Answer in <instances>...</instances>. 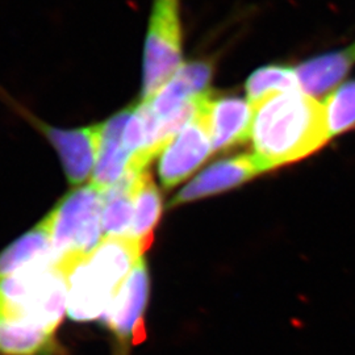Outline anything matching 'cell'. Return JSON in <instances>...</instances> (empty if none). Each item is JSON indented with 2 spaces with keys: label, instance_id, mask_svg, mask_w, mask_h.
<instances>
[{
  "label": "cell",
  "instance_id": "9a60e30c",
  "mask_svg": "<svg viewBox=\"0 0 355 355\" xmlns=\"http://www.w3.org/2000/svg\"><path fill=\"white\" fill-rule=\"evenodd\" d=\"M139 175L127 174L103 196L104 237L129 236L135 217V182Z\"/></svg>",
  "mask_w": 355,
  "mask_h": 355
},
{
  "label": "cell",
  "instance_id": "e0dca14e",
  "mask_svg": "<svg viewBox=\"0 0 355 355\" xmlns=\"http://www.w3.org/2000/svg\"><path fill=\"white\" fill-rule=\"evenodd\" d=\"M245 89L250 104L259 102L272 94L300 89L295 67L271 64L255 70L248 78Z\"/></svg>",
  "mask_w": 355,
  "mask_h": 355
},
{
  "label": "cell",
  "instance_id": "3957f363",
  "mask_svg": "<svg viewBox=\"0 0 355 355\" xmlns=\"http://www.w3.org/2000/svg\"><path fill=\"white\" fill-rule=\"evenodd\" d=\"M103 196L104 192L94 184L79 187L66 195L45 217L57 261L76 262L101 243Z\"/></svg>",
  "mask_w": 355,
  "mask_h": 355
},
{
  "label": "cell",
  "instance_id": "9c48e42d",
  "mask_svg": "<svg viewBox=\"0 0 355 355\" xmlns=\"http://www.w3.org/2000/svg\"><path fill=\"white\" fill-rule=\"evenodd\" d=\"M204 117L214 144V150H227L250 139L253 105L240 98H207Z\"/></svg>",
  "mask_w": 355,
  "mask_h": 355
},
{
  "label": "cell",
  "instance_id": "8fae6325",
  "mask_svg": "<svg viewBox=\"0 0 355 355\" xmlns=\"http://www.w3.org/2000/svg\"><path fill=\"white\" fill-rule=\"evenodd\" d=\"M133 111V104L103 123L101 152L94 168L91 184L105 192L129 171L132 154L124 145V129Z\"/></svg>",
  "mask_w": 355,
  "mask_h": 355
},
{
  "label": "cell",
  "instance_id": "4fadbf2b",
  "mask_svg": "<svg viewBox=\"0 0 355 355\" xmlns=\"http://www.w3.org/2000/svg\"><path fill=\"white\" fill-rule=\"evenodd\" d=\"M55 354V333L0 313V355Z\"/></svg>",
  "mask_w": 355,
  "mask_h": 355
},
{
  "label": "cell",
  "instance_id": "277c9868",
  "mask_svg": "<svg viewBox=\"0 0 355 355\" xmlns=\"http://www.w3.org/2000/svg\"><path fill=\"white\" fill-rule=\"evenodd\" d=\"M182 0H152L144 54L141 99H150L183 66Z\"/></svg>",
  "mask_w": 355,
  "mask_h": 355
},
{
  "label": "cell",
  "instance_id": "30bf717a",
  "mask_svg": "<svg viewBox=\"0 0 355 355\" xmlns=\"http://www.w3.org/2000/svg\"><path fill=\"white\" fill-rule=\"evenodd\" d=\"M261 173L263 171L253 154L239 155L217 162L205 168L203 173L193 178L183 190L179 191L170 205H180L224 192L240 186Z\"/></svg>",
  "mask_w": 355,
  "mask_h": 355
},
{
  "label": "cell",
  "instance_id": "2e32d148",
  "mask_svg": "<svg viewBox=\"0 0 355 355\" xmlns=\"http://www.w3.org/2000/svg\"><path fill=\"white\" fill-rule=\"evenodd\" d=\"M162 214V200L152 175L145 170L135 182V217L129 237L150 246L153 230Z\"/></svg>",
  "mask_w": 355,
  "mask_h": 355
},
{
  "label": "cell",
  "instance_id": "6da1fadb",
  "mask_svg": "<svg viewBox=\"0 0 355 355\" xmlns=\"http://www.w3.org/2000/svg\"><path fill=\"white\" fill-rule=\"evenodd\" d=\"M252 105L250 140L262 171L299 161L330 139L322 103L302 89L272 94Z\"/></svg>",
  "mask_w": 355,
  "mask_h": 355
},
{
  "label": "cell",
  "instance_id": "8992f818",
  "mask_svg": "<svg viewBox=\"0 0 355 355\" xmlns=\"http://www.w3.org/2000/svg\"><path fill=\"white\" fill-rule=\"evenodd\" d=\"M148 300L149 272L145 261L141 258L101 318L117 338L123 347V354H127L129 343H139L140 333L144 334L142 320Z\"/></svg>",
  "mask_w": 355,
  "mask_h": 355
},
{
  "label": "cell",
  "instance_id": "ba28073f",
  "mask_svg": "<svg viewBox=\"0 0 355 355\" xmlns=\"http://www.w3.org/2000/svg\"><path fill=\"white\" fill-rule=\"evenodd\" d=\"M53 146L57 149L64 173L71 184H82L89 178L102 145L103 124L62 130L40 124Z\"/></svg>",
  "mask_w": 355,
  "mask_h": 355
},
{
  "label": "cell",
  "instance_id": "52a82bcc",
  "mask_svg": "<svg viewBox=\"0 0 355 355\" xmlns=\"http://www.w3.org/2000/svg\"><path fill=\"white\" fill-rule=\"evenodd\" d=\"M207 98L196 116L171 139L161 153L158 173L165 189L177 186L191 175L214 152V144L203 112Z\"/></svg>",
  "mask_w": 355,
  "mask_h": 355
},
{
  "label": "cell",
  "instance_id": "7a4b0ae2",
  "mask_svg": "<svg viewBox=\"0 0 355 355\" xmlns=\"http://www.w3.org/2000/svg\"><path fill=\"white\" fill-rule=\"evenodd\" d=\"M67 308V280L54 257L0 282V313L55 333Z\"/></svg>",
  "mask_w": 355,
  "mask_h": 355
},
{
  "label": "cell",
  "instance_id": "5b68a950",
  "mask_svg": "<svg viewBox=\"0 0 355 355\" xmlns=\"http://www.w3.org/2000/svg\"><path fill=\"white\" fill-rule=\"evenodd\" d=\"M148 248L144 242L129 236L103 237L89 255L78 261V266L99 290L114 300Z\"/></svg>",
  "mask_w": 355,
  "mask_h": 355
},
{
  "label": "cell",
  "instance_id": "5bb4252c",
  "mask_svg": "<svg viewBox=\"0 0 355 355\" xmlns=\"http://www.w3.org/2000/svg\"><path fill=\"white\" fill-rule=\"evenodd\" d=\"M54 257L51 229L45 218L0 253V282L35 262Z\"/></svg>",
  "mask_w": 355,
  "mask_h": 355
},
{
  "label": "cell",
  "instance_id": "7c38bea8",
  "mask_svg": "<svg viewBox=\"0 0 355 355\" xmlns=\"http://www.w3.org/2000/svg\"><path fill=\"white\" fill-rule=\"evenodd\" d=\"M355 64V42L343 51H330L295 67L300 89L316 98L331 92Z\"/></svg>",
  "mask_w": 355,
  "mask_h": 355
},
{
  "label": "cell",
  "instance_id": "ac0fdd59",
  "mask_svg": "<svg viewBox=\"0 0 355 355\" xmlns=\"http://www.w3.org/2000/svg\"><path fill=\"white\" fill-rule=\"evenodd\" d=\"M330 137L355 125V80L333 89L322 103Z\"/></svg>",
  "mask_w": 355,
  "mask_h": 355
}]
</instances>
